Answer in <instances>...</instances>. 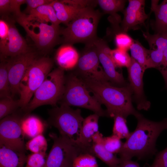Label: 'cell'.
<instances>
[{
    "label": "cell",
    "instance_id": "obj_7",
    "mask_svg": "<svg viewBox=\"0 0 167 167\" xmlns=\"http://www.w3.org/2000/svg\"><path fill=\"white\" fill-rule=\"evenodd\" d=\"M49 124L56 128L60 135L75 141L78 140L84 118L80 109L61 104L48 110Z\"/></svg>",
    "mask_w": 167,
    "mask_h": 167
},
{
    "label": "cell",
    "instance_id": "obj_5",
    "mask_svg": "<svg viewBox=\"0 0 167 167\" xmlns=\"http://www.w3.org/2000/svg\"><path fill=\"white\" fill-rule=\"evenodd\" d=\"M65 76L64 70L58 67L51 71L34 93L33 98L23 110L28 114L37 108L45 105L57 106L63 95Z\"/></svg>",
    "mask_w": 167,
    "mask_h": 167
},
{
    "label": "cell",
    "instance_id": "obj_40",
    "mask_svg": "<svg viewBox=\"0 0 167 167\" xmlns=\"http://www.w3.org/2000/svg\"><path fill=\"white\" fill-rule=\"evenodd\" d=\"M26 0H10V13H12L15 19L21 16L24 13L20 10L21 5L26 4Z\"/></svg>",
    "mask_w": 167,
    "mask_h": 167
},
{
    "label": "cell",
    "instance_id": "obj_15",
    "mask_svg": "<svg viewBox=\"0 0 167 167\" xmlns=\"http://www.w3.org/2000/svg\"><path fill=\"white\" fill-rule=\"evenodd\" d=\"M145 1L129 0L128 4L123 12L124 18L121 21L122 30L127 32L131 30H136L145 25V21L150 16L145 11Z\"/></svg>",
    "mask_w": 167,
    "mask_h": 167
},
{
    "label": "cell",
    "instance_id": "obj_33",
    "mask_svg": "<svg viewBox=\"0 0 167 167\" xmlns=\"http://www.w3.org/2000/svg\"><path fill=\"white\" fill-rule=\"evenodd\" d=\"M114 40L117 48L127 51L134 40L121 28L116 30Z\"/></svg>",
    "mask_w": 167,
    "mask_h": 167
},
{
    "label": "cell",
    "instance_id": "obj_6",
    "mask_svg": "<svg viewBox=\"0 0 167 167\" xmlns=\"http://www.w3.org/2000/svg\"><path fill=\"white\" fill-rule=\"evenodd\" d=\"M53 62L47 57L38 58L31 64L19 85L20 108L24 109L31 100L34 93L51 71Z\"/></svg>",
    "mask_w": 167,
    "mask_h": 167
},
{
    "label": "cell",
    "instance_id": "obj_26",
    "mask_svg": "<svg viewBox=\"0 0 167 167\" xmlns=\"http://www.w3.org/2000/svg\"><path fill=\"white\" fill-rule=\"evenodd\" d=\"M130 50L131 57L145 70L149 68L148 49L145 48L138 41L135 40Z\"/></svg>",
    "mask_w": 167,
    "mask_h": 167
},
{
    "label": "cell",
    "instance_id": "obj_22",
    "mask_svg": "<svg viewBox=\"0 0 167 167\" xmlns=\"http://www.w3.org/2000/svg\"><path fill=\"white\" fill-rule=\"evenodd\" d=\"M27 158L25 153L0 145V167H24Z\"/></svg>",
    "mask_w": 167,
    "mask_h": 167
},
{
    "label": "cell",
    "instance_id": "obj_43",
    "mask_svg": "<svg viewBox=\"0 0 167 167\" xmlns=\"http://www.w3.org/2000/svg\"><path fill=\"white\" fill-rule=\"evenodd\" d=\"M120 163L118 167H140L136 162L131 160L120 159Z\"/></svg>",
    "mask_w": 167,
    "mask_h": 167
},
{
    "label": "cell",
    "instance_id": "obj_2",
    "mask_svg": "<svg viewBox=\"0 0 167 167\" xmlns=\"http://www.w3.org/2000/svg\"><path fill=\"white\" fill-rule=\"evenodd\" d=\"M81 79L99 102L105 106L108 117L120 115L126 118L130 115L136 117L140 113L133 105L132 93L129 84L118 87L109 82Z\"/></svg>",
    "mask_w": 167,
    "mask_h": 167
},
{
    "label": "cell",
    "instance_id": "obj_14",
    "mask_svg": "<svg viewBox=\"0 0 167 167\" xmlns=\"http://www.w3.org/2000/svg\"><path fill=\"white\" fill-rule=\"evenodd\" d=\"M97 52L100 63L109 82L113 85L123 87L127 85L122 73L119 72L110 55L111 49L106 41L97 38L93 41Z\"/></svg>",
    "mask_w": 167,
    "mask_h": 167
},
{
    "label": "cell",
    "instance_id": "obj_3",
    "mask_svg": "<svg viewBox=\"0 0 167 167\" xmlns=\"http://www.w3.org/2000/svg\"><path fill=\"white\" fill-rule=\"evenodd\" d=\"M101 14L93 7L83 9L65 28L60 29L64 44H86L97 37L96 31Z\"/></svg>",
    "mask_w": 167,
    "mask_h": 167
},
{
    "label": "cell",
    "instance_id": "obj_25",
    "mask_svg": "<svg viewBox=\"0 0 167 167\" xmlns=\"http://www.w3.org/2000/svg\"><path fill=\"white\" fill-rule=\"evenodd\" d=\"M28 115H27L23 119L21 127L24 136L32 139L42 134L44 126L37 118Z\"/></svg>",
    "mask_w": 167,
    "mask_h": 167
},
{
    "label": "cell",
    "instance_id": "obj_31",
    "mask_svg": "<svg viewBox=\"0 0 167 167\" xmlns=\"http://www.w3.org/2000/svg\"><path fill=\"white\" fill-rule=\"evenodd\" d=\"M110 55L116 67L128 68L131 61V58L127 51L116 48L111 49Z\"/></svg>",
    "mask_w": 167,
    "mask_h": 167
},
{
    "label": "cell",
    "instance_id": "obj_4",
    "mask_svg": "<svg viewBox=\"0 0 167 167\" xmlns=\"http://www.w3.org/2000/svg\"><path fill=\"white\" fill-rule=\"evenodd\" d=\"M83 82L74 73L65 76V89L60 100L61 104L77 106L93 112L100 117L108 116L106 110L93 96Z\"/></svg>",
    "mask_w": 167,
    "mask_h": 167
},
{
    "label": "cell",
    "instance_id": "obj_17",
    "mask_svg": "<svg viewBox=\"0 0 167 167\" xmlns=\"http://www.w3.org/2000/svg\"><path fill=\"white\" fill-rule=\"evenodd\" d=\"M9 19H4L9 24L8 41L5 53L1 58L15 57L31 50L19 32L13 21Z\"/></svg>",
    "mask_w": 167,
    "mask_h": 167
},
{
    "label": "cell",
    "instance_id": "obj_13",
    "mask_svg": "<svg viewBox=\"0 0 167 167\" xmlns=\"http://www.w3.org/2000/svg\"><path fill=\"white\" fill-rule=\"evenodd\" d=\"M127 68L128 84L137 108L139 110H148L150 107L151 103L147 100L144 92L143 77L145 70L132 58Z\"/></svg>",
    "mask_w": 167,
    "mask_h": 167
},
{
    "label": "cell",
    "instance_id": "obj_11",
    "mask_svg": "<svg viewBox=\"0 0 167 167\" xmlns=\"http://www.w3.org/2000/svg\"><path fill=\"white\" fill-rule=\"evenodd\" d=\"M85 44L74 73L81 79L109 82L103 68L100 65L97 50L93 41Z\"/></svg>",
    "mask_w": 167,
    "mask_h": 167
},
{
    "label": "cell",
    "instance_id": "obj_18",
    "mask_svg": "<svg viewBox=\"0 0 167 167\" xmlns=\"http://www.w3.org/2000/svg\"><path fill=\"white\" fill-rule=\"evenodd\" d=\"M100 116L94 113L84 119L79 138L76 143L86 153H90L93 136L99 131Z\"/></svg>",
    "mask_w": 167,
    "mask_h": 167
},
{
    "label": "cell",
    "instance_id": "obj_34",
    "mask_svg": "<svg viewBox=\"0 0 167 167\" xmlns=\"http://www.w3.org/2000/svg\"><path fill=\"white\" fill-rule=\"evenodd\" d=\"M72 167H98L95 156L88 153L79 154L75 159Z\"/></svg>",
    "mask_w": 167,
    "mask_h": 167
},
{
    "label": "cell",
    "instance_id": "obj_35",
    "mask_svg": "<svg viewBox=\"0 0 167 167\" xmlns=\"http://www.w3.org/2000/svg\"><path fill=\"white\" fill-rule=\"evenodd\" d=\"M9 24L7 20H0V57H3L6 52L8 41Z\"/></svg>",
    "mask_w": 167,
    "mask_h": 167
},
{
    "label": "cell",
    "instance_id": "obj_29",
    "mask_svg": "<svg viewBox=\"0 0 167 167\" xmlns=\"http://www.w3.org/2000/svg\"><path fill=\"white\" fill-rule=\"evenodd\" d=\"M114 124L113 128V134L121 139H127L130 135L126 124V118L123 116L117 115L113 118Z\"/></svg>",
    "mask_w": 167,
    "mask_h": 167
},
{
    "label": "cell",
    "instance_id": "obj_23",
    "mask_svg": "<svg viewBox=\"0 0 167 167\" xmlns=\"http://www.w3.org/2000/svg\"><path fill=\"white\" fill-rule=\"evenodd\" d=\"M52 4L58 20L66 25L84 9L66 4L62 0H54Z\"/></svg>",
    "mask_w": 167,
    "mask_h": 167
},
{
    "label": "cell",
    "instance_id": "obj_30",
    "mask_svg": "<svg viewBox=\"0 0 167 167\" xmlns=\"http://www.w3.org/2000/svg\"><path fill=\"white\" fill-rule=\"evenodd\" d=\"M20 107L19 100H15L12 97L1 98L0 100V119L16 112Z\"/></svg>",
    "mask_w": 167,
    "mask_h": 167
},
{
    "label": "cell",
    "instance_id": "obj_21",
    "mask_svg": "<svg viewBox=\"0 0 167 167\" xmlns=\"http://www.w3.org/2000/svg\"><path fill=\"white\" fill-rule=\"evenodd\" d=\"M80 55L72 45L64 44L57 51V61L60 67L63 70H69L76 66Z\"/></svg>",
    "mask_w": 167,
    "mask_h": 167
},
{
    "label": "cell",
    "instance_id": "obj_41",
    "mask_svg": "<svg viewBox=\"0 0 167 167\" xmlns=\"http://www.w3.org/2000/svg\"><path fill=\"white\" fill-rule=\"evenodd\" d=\"M54 0H26V4L27 7L25 12L28 14L31 10L35 9L38 7L52 2Z\"/></svg>",
    "mask_w": 167,
    "mask_h": 167
},
{
    "label": "cell",
    "instance_id": "obj_9",
    "mask_svg": "<svg viewBox=\"0 0 167 167\" xmlns=\"http://www.w3.org/2000/svg\"><path fill=\"white\" fill-rule=\"evenodd\" d=\"M25 15L24 14L16 18V21L24 28L39 50L44 52L49 51L59 41L61 29L59 26L36 21L28 22L25 18L28 24L36 29L35 31L26 23Z\"/></svg>",
    "mask_w": 167,
    "mask_h": 167
},
{
    "label": "cell",
    "instance_id": "obj_38",
    "mask_svg": "<svg viewBox=\"0 0 167 167\" xmlns=\"http://www.w3.org/2000/svg\"><path fill=\"white\" fill-rule=\"evenodd\" d=\"M148 167H167V147L156 154L153 163Z\"/></svg>",
    "mask_w": 167,
    "mask_h": 167
},
{
    "label": "cell",
    "instance_id": "obj_12",
    "mask_svg": "<svg viewBox=\"0 0 167 167\" xmlns=\"http://www.w3.org/2000/svg\"><path fill=\"white\" fill-rule=\"evenodd\" d=\"M37 53L31 49L24 53L6 59L9 78L13 97L19 93V85L26 71L38 58Z\"/></svg>",
    "mask_w": 167,
    "mask_h": 167
},
{
    "label": "cell",
    "instance_id": "obj_36",
    "mask_svg": "<svg viewBox=\"0 0 167 167\" xmlns=\"http://www.w3.org/2000/svg\"><path fill=\"white\" fill-rule=\"evenodd\" d=\"M121 139L117 136L112 135L103 137V143L106 150L110 152L115 154L120 151L123 143Z\"/></svg>",
    "mask_w": 167,
    "mask_h": 167
},
{
    "label": "cell",
    "instance_id": "obj_24",
    "mask_svg": "<svg viewBox=\"0 0 167 167\" xmlns=\"http://www.w3.org/2000/svg\"><path fill=\"white\" fill-rule=\"evenodd\" d=\"M159 0H152L151 11L154 12L155 20L153 28L156 33L167 31V0L160 4Z\"/></svg>",
    "mask_w": 167,
    "mask_h": 167
},
{
    "label": "cell",
    "instance_id": "obj_42",
    "mask_svg": "<svg viewBox=\"0 0 167 167\" xmlns=\"http://www.w3.org/2000/svg\"><path fill=\"white\" fill-rule=\"evenodd\" d=\"M10 0H0V14L2 18H8L10 13Z\"/></svg>",
    "mask_w": 167,
    "mask_h": 167
},
{
    "label": "cell",
    "instance_id": "obj_1",
    "mask_svg": "<svg viewBox=\"0 0 167 167\" xmlns=\"http://www.w3.org/2000/svg\"><path fill=\"white\" fill-rule=\"evenodd\" d=\"M135 130L123 143L118 153L120 158L131 160L134 157L141 160L155 155L156 142L161 133L167 130V118L159 122L149 120L140 113L136 117Z\"/></svg>",
    "mask_w": 167,
    "mask_h": 167
},
{
    "label": "cell",
    "instance_id": "obj_28",
    "mask_svg": "<svg viewBox=\"0 0 167 167\" xmlns=\"http://www.w3.org/2000/svg\"><path fill=\"white\" fill-rule=\"evenodd\" d=\"M98 4L105 13L113 16L117 12L123 11L126 1L125 0H97Z\"/></svg>",
    "mask_w": 167,
    "mask_h": 167
},
{
    "label": "cell",
    "instance_id": "obj_8",
    "mask_svg": "<svg viewBox=\"0 0 167 167\" xmlns=\"http://www.w3.org/2000/svg\"><path fill=\"white\" fill-rule=\"evenodd\" d=\"M49 136L53 143L44 167H72L78 156L86 153L75 141L67 138L54 133H50Z\"/></svg>",
    "mask_w": 167,
    "mask_h": 167
},
{
    "label": "cell",
    "instance_id": "obj_27",
    "mask_svg": "<svg viewBox=\"0 0 167 167\" xmlns=\"http://www.w3.org/2000/svg\"><path fill=\"white\" fill-rule=\"evenodd\" d=\"M12 97L9 78L7 62L1 58L0 63V98ZM13 98V97H12Z\"/></svg>",
    "mask_w": 167,
    "mask_h": 167
},
{
    "label": "cell",
    "instance_id": "obj_39",
    "mask_svg": "<svg viewBox=\"0 0 167 167\" xmlns=\"http://www.w3.org/2000/svg\"><path fill=\"white\" fill-rule=\"evenodd\" d=\"M63 2L81 8L93 7L97 4L96 0H62Z\"/></svg>",
    "mask_w": 167,
    "mask_h": 167
},
{
    "label": "cell",
    "instance_id": "obj_16",
    "mask_svg": "<svg viewBox=\"0 0 167 167\" xmlns=\"http://www.w3.org/2000/svg\"><path fill=\"white\" fill-rule=\"evenodd\" d=\"M142 32L149 46L148 49L149 68L157 69L162 60L164 52L167 48V31L153 34H150L148 30Z\"/></svg>",
    "mask_w": 167,
    "mask_h": 167
},
{
    "label": "cell",
    "instance_id": "obj_37",
    "mask_svg": "<svg viewBox=\"0 0 167 167\" xmlns=\"http://www.w3.org/2000/svg\"><path fill=\"white\" fill-rule=\"evenodd\" d=\"M47 157L46 153H32L27 156L25 167H44Z\"/></svg>",
    "mask_w": 167,
    "mask_h": 167
},
{
    "label": "cell",
    "instance_id": "obj_10",
    "mask_svg": "<svg viewBox=\"0 0 167 167\" xmlns=\"http://www.w3.org/2000/svg\"><path fill=\"white\" fill-rule=\"evenodd\" d=\"M21 113L17 111L1 120L0 145L25 153L24 136L21 124L23 119L27 115L25 113L23 115Z\"/></svg>",
    "mask_w": 167,
    "mask_h": 167
},
{
    "label": "cell",
    "instance_id": "obj_20",
    "mask_svg": "<svg viewBox=\"0 0 167 167\" xmlns=\"http://www.w3.org/2000/svg\"><path fill=\"white\" fill-rule=\"evenodd\" d=\"M51 3L41 6L31 11L25 18L28 22L36 21L59 26L61 23L58 20L55 11Z\"/></svg>",
    "mask_w": 167,
    "mask_h": 167
},
{
    "label": "cell",
    "instance_id": "obj_19",
    "mask_svg": "<svg viewBox=\"0 0 167 167\" xmlns=\"http://www.w3.org/2000/svg\"><path fill=\"white\" fill-rule=\"evenodd\" d=\"M103 135L99 131L93 136L91 154L99 158L109 167H118L120 158L106 150L103 144Z\"/></svg>",
    "mask_w": 167,
    "mask_h": 167
},
{
    "label": "cell",
    "instance_id": "obj_32",
    "mask_svg": "<svg viewBox=\"0 0 167 167\" xmlns=\"http://www.w3.org/2000/svg\"><path fill=\"white\" fill-rule=\"evenodd\" d=\"M47 143L42 134L31 139L25 144L26 149L32 153H46Z\"/></svg>",
    "mask_w": 167,
    "mask_h": 167
}]
</instances>
